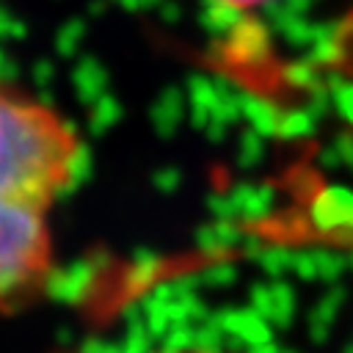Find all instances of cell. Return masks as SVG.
Here are the masks:
<instances>
[{
    "label": "cell",
    "instance_id": "obj_3",
    "mask_svg": "<svg viewBox=\"0 0 353 353\" xmlns=\"http://www.w3.org/2000/svg\"><path fill=\"white\" fill-rule=\"evenodd\" d=\"M262 234L270 240H290V243H312L334 251L353 254V212H334L325 215L317 207L309 212H287L268 218L262 223Z\"/></svg>",
    "mask_w": 353,
    "mask_h": 353
},
{
    "label": "cell",
    "instance_id": "obj_2",
    "mask_svg": "<svg viewBox=\"0 0 353 353\" xmlns=\"http://www.w3.org/2000/svg\"><path fill=\"white\" fill-rule=\"evenodd\" d=\"M55 273L50 212L0 199V317L33 306Z\"/></svg>",
    "mask_w": 353,
    "mask_h": 353
},
{
    "label": "cell",
    "instance_id": "obj_4",
    "mask_svg": "<svg viewBox=\"0 0 353 353\" xmlns=\"http://www.w3.org/2000/svg\"><path fill=\"white\" fill-rule=\"evenodd\" d=\"M212 6L218 8H226V11H240V14H248V11H256L273 0H210Z\"/></svg>",
    "mask_w": 353,
    "mask_h": 353
},
{
    "label": "cell",
    "instance_id": "obj_5",
    "mask_svg": "<svg viewBox=\"0 0 353 353\" xmlns=\"http://www.w3.org/2000/svg\"><path fill=\"white\" fill-rule=\"evenodd\" d=\"M47 353H85L80 347H72V345H63V347H52ZM163 353H229V350H204V347H179V350H163Z\"/></svg>",
    "mask_w": 353,
    "mask_h": 353
},
{
    "label": "cell",
    "instance_id": "obj_1",
    "mask_svg": "<svg viewBox=\"0 0 353 353\" xmlns=\"http://www.w3.org/2000/svg\"><path fill=\"white\" fill-rule=\"evenodd\" d=\"M85 157L77 127L30 91L0 83V199L52 210Z\"/></svg>",
    "mask_w": 353,
    "mask_h": 353
}]
</instances>
